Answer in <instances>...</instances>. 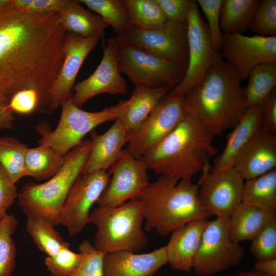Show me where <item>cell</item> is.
<instances>
[{
  "instance_id": "1",
  "label": "cell",
  "mask_w": 276,
  "mask_h": 276,
  "mask_svg": "<svg viewBox=\"0 0 276 276\" xmlns=\"http://www.w3.org/2000/svg\"><path fill=\"white\" fill-rule=\"evenodd\" d=\"M67 31L58 12L21 11L12 4L0 10V95L36 93L50 113L51 91L64 59Z\"/></svg>"
},
{
  "instance_id": "2",
  "label": "cell",
  "mask_w": 276,
  "mask_h": 276,
  "mask_svg": "<svg viewBox=\"0 0 276 276\" xmlns=\"http://www.w3.org/2000/svg\"><path fill=\"white\" fill-rule=\"evenodd\" d=\"M242 80L226 61L216 63L184 97L186 112L214 136L233 128L248 108Z\"/></svg>"
},
{
  "instance_id": "3",
  "label": "cell",
  "mask_w": 276,
  "mask_h": 276,
  "mask_svg": "<svg viewBox=\"0 0 276 276\" xmlns=\"http://www.w3.org/2000/svg\"><path fill=\"white\" fill-rule=\"evenodd\" d=\"M214 136L193 116L186 113L177 126L141 158L148 169L177 181L210 167L218 153Z\"/></svg>"
},
{
  "instance_id": "4",
  "label": "cell",
  "mask_w": 276,
  "mask_h": 276,
  "mask_svg": "<svg viewBox=\"0 0 276 276\" xmlns=\"http://www.w3.org/2000/svg\"><path fill=\"white\" fill-rule=\"evenodd\" d=\"M198 194V184L192 178L177 181L160 175L137 198L144 205V229L165 237L194 219L209 218Z\"/></svg>"
},
{
  "instance_id": "5",
  "label": "cell",
  "mask_w": 276,
  "mask_h": 276,
  "mask_svg": "<svg viewBox=\"0 0 276 276\" xmlns=\"http://www.w3.org/2000/svg\"><path fill=\"white\" fill-rule=\"evenodd\" d=\"M91 139L82 141L69 152L64 165L41 183H26L18 193L19 204L27 217L59 225L62 207L75 180L81 174L91 147Z\"/></svg>"
},
{
  "instance_id": "6",
  "label": "cell",
  "mask_w": 276,
  "mask_h": 276,
  "mask_svg": "<svg viewBox=\"0 0 276 276\" xmlns=\"http://www.w3.org/2000/svg\"><path fill=\"white\" fill-rule=\"evenodd\" d=\"M96 227L94 247L105 254L127 250L137 252L147 245L143 230L144 203L139 198L116 206L98 205L90 213Z\"/></svg>"
},
{
  "instance_id": "7",
  "label": "cell",
  "mask_w": 276,
  "mask_h": 276,
  "mask_svg": "<svg viewBox=\"0 0 276 276\" xmlns=\"http://www.w3.org/2000/svg\"><path fill=\"white\" fill-rule=\"evenodd\" d=\"M61 107V117L54 130H50L45 122L39 124L37 130L41 135L39 145L51 147L61 156L78 146L96 127L117 118L116 105L89 112L76 106L68 99L63 101Z\"/></svg>"
},
{
  "instance_id": "8",
  "label": "cell",
  "mask_w": 276,
  "mask_h": 276,
  "mask_svg": "<svg viewBox=\"0 0 276 276\" xmlns=\"http://www.w3.org/2000/svg\"><path fill=\"white\" fill-rule=\"evenodd\" d=\"M117 61L121 73L125 74L135 87H157L178 85L187 68L166 58L129 44L117 49Z\"/></svg>"
},
{
  "instance_id": "9",
  "label": "cell",
  "mask_w": 276,
  "mask_h": 276,
  "mask_svg": "<svg viewBox=\"0 0 276 276\" xmlns=\"http://www.w3.org/2000/svg\"><path fill=\"white\" fill-rule=\"evenodd\" d=\"M187 37L188 62L186 72L182 81L171 90L182 97L202 81L212 66L223 60L221 52L213 46L207 25L195 0L189 13Z\"/></svg>"
},
{
  "instance_id": "10",
  "label": "cell",
  "mask_w": 276,
  "mask_h": 276,
  "mask_svg": "<svg viewBox=\"0 0 276 276\" xmlns=\"http://www.w3.org/2000/svg\"><path fill=\"white\" fill-rule=\"evenodd\" d=\"M111 38L118 45H132L187 67V24L168 20L163 27L155 29L131 25L123 34Z\"/></svg>"
},
{
  "instance_id": "11",
  "label": "cell",
  "mask_w": 276,
  "mask_h": 276,
  "mask_svg": "<svg viewBox=\"0 0 276 276\" xmlns=\"http://www.w3.org/2000/svg\"><path fill=\"white\" fill-rule=\"evenodd\" d=\"M244 249L234 242L228 232V218L208 221L195 256L193 269L198 276H209L237 266Z\"/></svg>"
},
{
  "instance_id": "12",
  "label": "cell",
  "mask_w": 276,
  "mask_h": 276,
  "mask_svg": "<svg viewBox=\"0 0 276 276\" xmlns=\"http://www.w3.org/2000/svg\"><path fill=\"white\" fill-rule=\"evenodd\" d=\"M171 90L137 131L129 135L126 150L134 157L140 158L160 142L185 115L184 97L175 95Z\"/></svg>"
},
{
  "instance_id": "13",
  "label": "cell",
  "mask_w": 276,
  "mask_h": 276,
  "mask_svg": "<svg viewBox=\"0 0 276 276\" xmlns=\"http://www.w3.org/2000/svg\"><path fill=\"white\" fill-rule=\"evenodd\" d=\"M199 201L212 216L228 218L242 202L244 179L233 167L202 172L198 182Z\"/></svg>"
},
{
  "instance_id": "14",
  "label": "cell",
  "mask_w": 276,
  "mask_h": 276,
  "mask_svg": "<svg viewBox=\"0 0 276 276\" xmlns=\"http://www.w3.org/2000/svg\"><path fill=\"white\" fill-rule=\"evenodd\" d=\"M109 177L106 171L78 176L64 201L59 219L70 237L80 233L90 223V210L107 187Z\"/></svg>"
},
{
  "instance_id": "15",
  "label": "cell",
  "mask_w": 276,
  "mask_h": 276,
  "mask_svg": "<svg viewBox=\"0 0 276 276\" xmlns=\"http://www.w3.org/2000/svg\"><path fill=\"white\" fill-rule=\"evenodd\" d=\"M148 170L141 158H135L123 150L108 172L112 177L97 201L98 205L116 206L137 198L150 183Z\"/></svg>"
},
{
  "instance_id": "16",
  "label": "cell",
  "mask_w": 276,
  "mask_h": 276,
  "mask_svg": "<svg viewBox=\"0 0 276 276\" xmlns=\"http://www.w3.org/2000/svg\"><path fill=\"white\" fill-rule=\"evenodd\" d=\"M222 57L240 75L248 78L257 65L276 62V35L249 36L242 34H222Z\"/></svg>"
},
{
  "instance_id": "17",
  "label": "cell",
  "mask_w": 276,
  "mask_h": 276,
  "mask_svg": "<svg viewBox=\"0 0 276 276\" xmlns=\"http://www.w3.org/2000/svg\"><path fill=\"white\" fill-rule=\"evenodd\" d=\"M118 45L109 38L105 40L101 61L94 73L87 79L74 85L72 102L81 108L95 96L107 93L112 95L125 94L127 82L122 76L117 61Z\"/></svg>"
},
{
  "instance_id": "18",
  "label": "cell",
  "mask_w": 276,
  "mask_h": 276,
  "mask_svg": "<svg viewBox=\"0 0 276 276\" xmlns=\"http://www.w3.org/2000/svg\"><path fill=\"white\" fill-rule=\"evenodd\" d=\"M104 34L89 37L67 32L64 47V59L60 72L51 88V98L55 110L63 101L72 99L73 88L78 73L86 57Z\"/></svg>"
},
{
  "instance_id": "19",
  "label": "cell",
  "mask_w": 276,
  "mask_h": 276,
  "mask_svg": "<svg viewBox=\"0 0 276 276\" xmlns=\"http://www.w3.org/2000/svg\"><path fill=\"white\" fill-rule=\"evenodd\" d=\"M233 167L245 180L276 167V134L260 127L239 151Z\"/></svg>"
},
{
  "instance_id": "20",
  "label": "cell",
  "mask_w": 276,
  "mask_h": 276,
  "mask_svg": "<svg viewBox=\"0 0 276 276\" xmlns=\"http://www.w3.org/2000/svg\"><path fill=\"white\" fill-rule=\"evenodd\" d=\"M167 263L166 246L144 254L127 250L107 253L104 276H152Z\"/></svg>"
},
{
  "instance_id": "21",
  "label": "cell",
  "mask_w": 276,
  "mask_h": 276,
  "mask_svg": "<svg viewBox=\"0 0 276 276\" xmlns=\"http://www.w3.org/2000/svg\"><path fill=\"white\" fill-rule=\"evenodd\" d=\"M90 150L81 173L109 170L121 156L129 135L118 120L103 134L91 133Z\"/></svg>"
},
{
  "instance_id": "22",
  "label": "cell",
  "mask_w": 276,
  "mask_h": 276,
  "mask_svg": "<svg viewBox=\"0 0 276 276\" xmlns=\"http://www.w3.org/2000/svg\"><path fill=\"white\" fill-rule=\"evenodd\" d=\"M209 218L194 219L171 233L166 248L168 263L174 270L189 273Z\"/></svg>"
},
{
  "instance_id": "23",
  "label": "cell",
  "mask_w": 276,
  "mask_h": 276,
  "mask_svg": "<svg viewBox=\"0 0 276 276\" xmlns=\"http://www.w3.org/2000/svg\"><path fill=\"white\" fill-rule=\"evenodd\" d=\"M174 87L165 85L157 87H135L130 98L116 104L117 119L130 135L140 127L150 113Z\"/></svg>"
},
{
  "instance_id": "24",
  "label": "cell",
  "mask_w": 276,
  "mask_h": 276,
  "mask_svg": "<svg viewBox=\"0 0 276 276\" xmlns=\"http://www.w3.org/2000/svg\"><path fill=\"white\" fill-rule=\"evenodd\" d=\"M261 106L248 107L233 130L228 134L222 153L215 157L211 171H215L232 167L239 151L261 127Z\"/></svg>"
},
{
  "instance_id": "25",
  "label": "cell",
  "mask_w": 276,
  "mask_h": 276,
  "mask_svg": "<svg viewBox=\"0 0 276 276\" xmlns=\"http://www.w3.org/2000/svg\"><path fill=\"white\" fill-rule=\"evenodd\" d=\"M275 213L242 202L228 217V232L235 242L251 240Z\"/></svg>"
},
{
  "instance_id": "26",
  "label": "cell",
  "mask_w": 276,
  "mask_h": 276,
  "mask_svg": "<svg viewBox=\"0 0 276 276\" xmlns=\"http://www.w3.org/2000/svg\"><path fill=\"white\" fill-rule=\"evenodd\" d=\"M58 12L66 31L83 37L105 34L109 26L100 16L81 6L78 1L67 0Z\"/></svg>"
},
{
  "instance_id": "27",
  "label": "cell",
  "mask_w": 276,
  "mask_h": 276,
  "mask_svg": "<svg viewBox=\"0 0 276 276\" xmlns=\"http://www.w3.org/2000/svg\"><path fill=\"white\" fill-rule=\"evenodd\" d=\"M259 0H224L220 14V28L224 33L242 34L250 26Z\"/></svg>"
},
{
  "instance_id": "28",
  "label": "cell",
  "mask_w": 276,
  "mask_h": 276,
  "mask_svg": "<svg viewBox=\"0 0 276 276\" xmlns=\"http://www.w3.org/2000/svg\"><path fill=\"white\" fill-rule=\"evenodd\" d=\"M242 202L275 213L276 169L246 180L243 190Z\"/></svg>"
},
{
  "instance_id": "29",
  "label": "cell",
  "mask_w": 276,
  "mask_h": 276,
  "mask_svg": "<svg viewBox=\"0 0 276 276\" xmlns=\"http://www.w3.org/2000/svg\"><path fill=\"white\" fill-rule=\"evenodd\" d=\"M244 95L247 107L261 105L275 89L276 62L262 63L250 72Z\"/></svg>"
},
{
  "instance_id": "30",
  "label": "cell",
  "mask_w": 276,
  "mask_h": 276,
  "mask_svg": "<svg viewBox=\"0 0 276 276\" xmlns=\"http://www.w3.org/2000/svg\"><path fill=\"white\" fill-rule=\"evenodd\" d=\"M66 156H61L44 145L28 148L26 157L27 176L37 180L49 179L63 166Z\"/></svg>"
},
{
  "instance_id": "31",
  "label": "cell",
  "mask_w": 276,
  "mask_h": 276,
  "mask_svg": "<svg viewBox=\"0 0 276 276\" xmlns=\"http://www.w3.org/2000/svg\"><path fill=\"white\" fill-rule=\"evenodd\" d=\"M28 148L14 137H0V165L15 184L27 176L26 157Z\"/></svg>"
},
{
  "instance_id": "32",
  "label": "cell",
  "mask_w": 276,
  "mask_h": 276,
  "mask_svg": "<svg viewBox=\"0 0 276 276\" xmlns=\"http://www.w3.org/2000/svg\"><path fill=\"white\" fill-rule=\"evenodd\" d=\"M51 223L40 218L27 217L26 229L39 249L51 256L62 248L70 246Z\"/></svg>"
},
{
  "instance_id": "33",
  "label": "cell",
  "mask_w": 276,
  "mask_h": 276,
  "mask_svg": "<svg viewBox=\"0 0 276 276\" xmlns=\"http://www.w3.org/2000/svg\"><path fill=\"white\" fill-rule=\"evenodd\" d=\"M131 25L155 29L168 20L156 0H122Z\"/></svg>"
},
{
  "instance_id": "34",
  "label": "cell",
  "mask_w": 276,
  "mask_h": 276,
  "mask_svg": "<svg viewBox=\"0 0 276 276\" xmlns=\"http://www.w3.org/2000/svg\"><path fill=\"white\" fill-rule=\"evenodd\" d=\"M121 35L131 26L122 0H79Z\"/></svg>"
},
{
  "instance_id": "35",
  "label": "cell",
  "mask_w": 276,
  "mask_h": 276,
  "mask_svg": "<svg viewBox=\"0 0 276 276\" xmlns=\"http://www.w3.org/2000/svg\"><path fill=\"white\" fill-rule=\"evenodd\" d=\"M18 221L13 214L0 220V276H12L16 265V246L13 238Z\"/></svg>"
},
{
  "instance_id": "36",
  "label": "cell",
  "mask_w": 276,
  "mask_h": 276,
  "mask_svg": "<svg viewBox=\"0 0 276 276\" xmlns=\"http://www.w3.org/2000/svg\"><path fill=\"white\" fill-rule=\"evenodd\" d=\"M251 241L250 250L256 261L276 259V217L266 224Z\"/></svg>"
},
{
  "instance_id": "37",
  "label": "cell",
  "mask_w": 276,
  "mask_h": 276,
  "mask_svg": "<svg viewBox=\"0 0 276 276\" xmlns=\"http://www.w3.org/2000/svg\"><path fill=\"white\" fill-rule=\"evenodd\" d=\"M82 257L80 263L70 276H104L105 253L97 250L91 243L84 240L80 244Z\"/></svg>"
},
{
  "instance_id": "38",
  "label": "cell",
  "mask_w": 276,
  "mask_h": 276,
  "mask_svg": "<svg viewBox=\"0 0 276 276\" xmlns=\"http://www.w3.org/2000/svg\"><path fill=\"white\" fill-rule=\"evenodd\" d=\"M250 29L258 35H276L275 0L259 1Z\"/></svg>"
},
{
  "instance_id": "39",
  "label": "cell",
  "mask_w": 276,
  "mask_h": 276,
  "mask_svg": "<svg viewBox=\"0 0 276 276\" xmlns=\"http://www.w3.org/2000/svg\"><path fill=\"white\" fill-rule=\"evenodd\" d=\"M70 247L45 258L44 264L52 276H70L80 263L81 254L71 250Z\"/></svg>"
},
{
  "instance_id": "40",
  "label": "cell",
  "mask_w": 276,
  "mask_h": 276,
  "mask_svg": "<svg viewBox=\"0 0 276 276\" xmlns=\"http://www.w3.org/2000/svg\"><path fill=\"white\" fill-rule=\"evenodd\" d=\"M197 5L203 12L214 49L221 51L222 43V33L220 28V14L222 0H197Z\"/></svg>"
},
{
  "instance_id": "41",
  "label": "cell",
  "mask_w": 276,
  "mask_h": 276,
  "mask_svg": "<svg viewBox=\"0 0 276 276\" xmlns=\"http://www.w3.org/2000/svg\"><path fill=\"white\" fill-rule=\"evenodd\" d=\"M194 0H156L168 20L187 24Z\"/></svg>"
},
{
  "instance_id": "42",
  "label": "cell",
  "mask_w": 276,
  "mask_h": 276,
  "mask_svg": "<svg viewBox=\"0 0 276 276\" xmlns=\"http://www.w3.org/2000/svg\"><path fill=\"white\" fill-rule=\"evenodd\" d=\"M17 187L7 176L0 165V220L17 198Z\"/></svg>"
},
{
  "instance_id": "43",
  "label": "cell",
  "mask_w": 276,
  "mask_h": 276,
  "mask_svg": "<svg viewBox=\"0 0 276 276\" xmlns=\"http://www.w3.org/2000/svg\"><path fill=\"white\" fill-rule=\"evenodd\" d=\"M262 119L261 127L275 133L276 131V91L275 89L260 105Z\"/></svg>"
},
{
  "instance_id": "44",
  "label": "cell",
  "mask_w": 276,
  "mask_h": 276,
  "mask_svg": "<svg viewBox=\"0 0 276 276\" xmlns=\"http://www.w3.org/2000/svg\"><path fill=\"white\" fill-rule=\"evenodd\" d=\"M67 0H30L22 12L44 14L59 12L64 6Z\"/></svg>"
},
{
  "instance_id": "45",
  "label": "cell",
  "mask_w": 276,
  "mask_h": 276,
  "mask_svg": "<svg viewBox=\"0 0 276 276\" xmlns=\"http://www.w3.org/2000/svg\"><path fill=\"white\" fill-rule=\"evenodd\" d=\"M14 113L9 107L8 101L0 95V131L13 127Z\"/></svg>"
},
{
  "instance_id": "46",
  "label": "cell",
  "mask_w": 276,
  "mask_h": 276,
  "mask_svg": "<svg viewBox=\"0 0 276 276\" xmlns=\"http://www.w3.org/2000/svg\"><path fill=\"white\" fill-rule=\"evenodd\" d=\"M254 269L268 276H276V259L256 261Z\"/></svg>"
},
{
  "instance_id": "47",
  "label": "cell",
  "mask_w": 276,
  "mask_h": 276,
  "mask_svg": "<svg viewBox=\"0 0 276 276\" xmlns=\"http://www.w3.org/2000/svg\"><path fill=\"white\" fill-rule=\"evenodd\" d=\"M235 276H268L263 274L255 269L241 272Z\"/></svg>"
}]
</instances>
